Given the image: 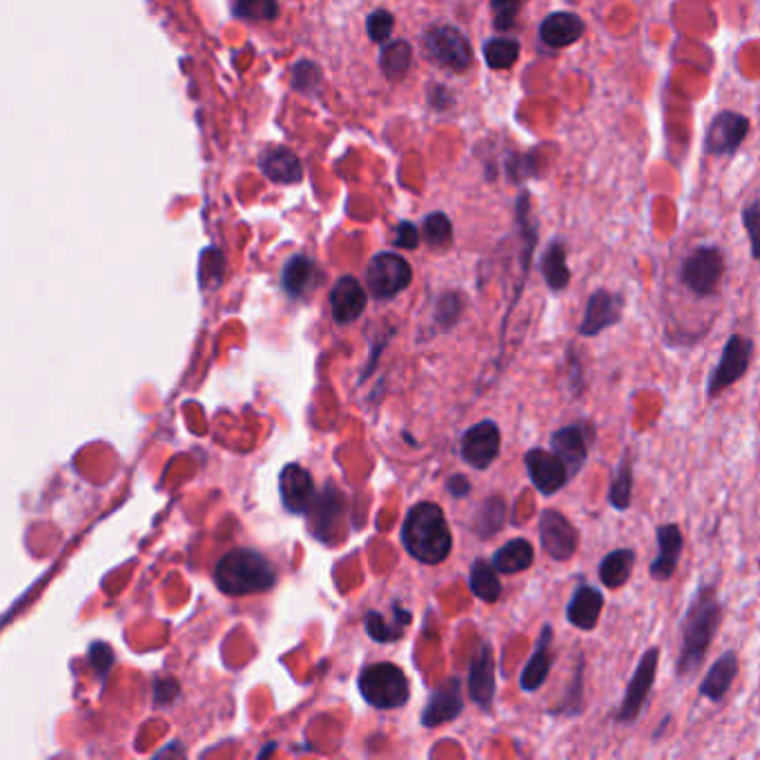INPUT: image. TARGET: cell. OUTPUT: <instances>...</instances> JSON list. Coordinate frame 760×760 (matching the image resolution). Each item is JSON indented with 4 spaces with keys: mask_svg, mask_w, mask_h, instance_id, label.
I'll list each match as a JSON object with an SVG mask.
<instances>
[{
    "mask_svg": "<svg viewBox=\"0 0 760 760\" xmlns=\"http://www.w3.org/2000/svg\"><path fill=\"white\" fill-rule=\"evenodd\" d=\"M366 629H368V636L377 642H391V640H398L400 634H402V625H387L384 616L382 614H368L366 616Z\"/></svg>",
    "mask_w": 760,
    "mask_h": 760,
    "instance_id": "60d3db41",
    "label": "cell"
},
{
    "mask_svg": "<svg viewBox=\"0 0 760 760\" xmlns=\"http://www.w3.org/2000/svg\"><path fill=\"white\" fill-rule=\"evenodd\" d=\"M446 489H448V493L455 498V500H462V498H467L469 493H471V482H469V478L467 476H450L448 478V482H446Z\"/></svg>",
    "mask_w": 760,
    "mask_h": 760,
    "instance_id": "7dc6e473",
    "label": "cell"
},
{
    "mask_svg": "<svg viewBox=\"0 0 760 760\" xmlns=\"http://www.w3.org/2000/svg\"><path fill=\"white\" fill-rule=\"evenodd\" d=\"M656 545L658 554L649 565V575L656 582H669L680 565L682 551H685V534L680 524L662 522L656 526Z\"/></svg>",
    "mask_w": 760,
    "mask_h": 760,
    "instance_id": "e0dca14e",
    "label": "cell"
},
{
    "mask_svg": "<svg viewBox=\"0 0 760 760\" xmlns=\"http://www.w3.org/2000/svg\"><path fill=\"white\" fill-rule=\"evenodd\" d=\"M658 669H660V647L651 645L642 651L627 688H625V696L623 703L618 707V712H614V723L616 725H634L647 709L651 690L656 685L658 678Z\"/></svg>",
    "mask_w": 760,
    "mask_h": 760,
    "instance_id": "8992f818",
    "label": "cell"
},
{
    "mask_svg": "<svg viewBox=\"0 0 760 760\" xmlns=\"http://www.w3.org/2000/svg\"><path fill=\"white\" fill-rule=\"evenodd\" d=\"M625 317V297L621 292H612L606 288H597L591 292L584 315L578 324V335L584 339L597 337L604 331L618 326Z\"/></svg>",
    "mask_w": 760,
    "mask_h": 760,
    "instance_id": "8fae6325",
    "label": "cell"
},
{
    "mask_svg": "<svg viewBox=\"0 0 760 760\" xmlns=\"http://www.w3.org/2000/svg\"><path fill=\"white\" fill-rule=\"evenodd\" d=\"M506 519H508L506 500L502 495H489L476 515L473 530L480 540H491L504 528Z\"/></svg>",
    "mask_w": 760,
    "mask_h": 760,
    "instance_id": "4dcf8cb0",
    "label": "cell"
},
{
    "mask_svg": "<svg viewBox=\"0 0 760 760\" xmlns=\"http://www.w3.org/2000/svg\"><path fill=\"white\" fill-rule=\"evenodd\" d=\"M669 723H671V716H667V718H662V723H660V727H658V729H656V731H653V736H651V738H653V740H658V738H660V736H662V734H664V729H667V725H669Z\"/></svg>",
    "mask_w": 760,
    "mask_h": 760,
    "instance_id": "c3c4849f",
    "label": "cell"
},
{
    "mask_svg": "<svg viewBox=\"0 0 760 760\" xmlns=\"http://www.w3.org/2000/svg\"><path fill=\"white\" fill-rule=\"evenodd\" d=\"M402 543L406 551L424 565L444 562L452 549L444 511L433 502L415 504L402 524Z\"/></svg>",
    "mask_w": 760,
    "mask_h": 760,
    "instance_id": "7a4b0ae2",
    "label": "cell"
},
{
    "mask_svg": "<svg viewBox=\"0 0 760 760\" xmlns=\"http://www.w3.org/2000/svg\"><path fill=\"white\" fill-rule=\"evenodd\" d=\"M491 8H493V16H495V27L508 30V27H513V23L519 14L522 0H491Z\"/></svg>",
    "mask_w": 760,
    "mask_h": 760,
    "instance_id": "b9f144b4",
    "label": "cell"
},
{
    "mask_svg": "<svg viewBox=\"0 0 760 760\" xmlns=\"http://www.w3.org/2000/svg\"><path fill=\"white\" fill-rule=\"evenodd\" d=\"M395 25V19L387 10H377L375 14L368 16V36L377 43H382L391 36Z\"/></svg>",
    "mask_w": 760,
    "mask_h": 760,
    "instance_id": "7bdbcfd3",
    "label": "cell"
},
{
    "mask_svg": "<svg viewBox=\"0 0 760 760\" xmlns=\"http://www.w3.org/2000/svg\"><path fill=\"white\" fill-rule=\"evenodd\" d=\"M725 621V604L716 584H701L688 602L685 616L680 621V647L675 658V678L680 682L694 680L703 669L712 645Z\"/></svg>",
    "mask_w": 760,
    "mask_h": 760,
    "instance_id": "6da1fadb",
    "label": "cell"
},
{
    "mask_svg": "<svg viewBox=\"0 0 760 760\" xmlns=\"http://www.w3.org/2000/svg\"><path fill=\"white\" fill-rule=\"evenodd\" d=\"M462 311H465V303L458 294H444L439 301V311H437L442 326H446V328L452 326L455 322L460 320Z\"/></svg>",
    "mask_w": 760,
    "mask_h": 760,
    "instance_id": "ee69618b",
    "label": "cell"
},
{
    "mask_svg": "<svg viewBox=\"0 0 760 760\" xmlns=\"http://www.w3.org/2000/svg\"><path fill=\"white\" fill-rule=\"evenodd\" d=\"M342 515V495L339 491H328L326 495H322V500L313 502V528L317 538L331 540L328 530L335 526V522Z\"/></svg>",
    "mask_w": 760,
    "mask_h": 760,
    "instance_id": "836d02e7",
    "label": "cell"
},
{
    "mask_svg": "<svg viewBox=\"0 0 760 760\" xmlns=\"http://www.w3.org/2000/svg\"><path fill=\"white\" fill-rule=\"evenodd\" d=\"M495 682H498V673H495L493 645L489 640H482L469 667V698L482 712H491L495 703Z\"/></svg>",
    "mask_w": 760,
    "mask_h": 760,
    "instance_id": "d6986e66",
    "label": "cell"
},
{
    "mask_svg": "<svg viewBox=\"0 0 760 760\" xmlns=\"http://www.w3.org/2000/svg\"><path fill=\"white\" fill-rule=\"evenodd\" d=\"M634 452L632 448H625L623 458L618 460L612 482H610V491H606V502L618 513H627L634 504Z\"/></svg>",
    "mask_w": 760,
    "mask_h": 760,
    "instance_id": "4316f807",
    "label": "cell"
},
{
    "mask_svg": "<svg viewBox=\"0 0 760 760\" xmlns=\"http://www.w3.org/2000/svg\"><path fill=\"white\" fill-rule=\"evenodd\" d=\"M502 450V433L493 420H482L462 435V460L476 471H487Z\"/></svg>",
    "mask_w": 760,
    "mask_h": 760,
    "instance_id": "5bb4252c",
    "label": "cell"
},
{
    "mask_svg": "<svg viewBox=\"0 0 760 760\" xmlns=\"http://www.w3.org/2000/svg\"><path fill=\"white\" fill-rule=\"evenodd\" d=\"M749 134V119L725 110L720 114H716V119L712 121L707 136H705V152L712 157H727L734 155V152L740 149V145L745 143Z\"/></svg>",
    "mask_w": 760,
    "mask_h": 760,
    "instance_id": "ac0fdd59",
    "label": "cell"
},
{
    "mask_svg": "<svg viewBox=\"0 0 760 760\" xmlns=\"http://www.w3.org/2000/svg\"><path fill=\"white\" fill-rule=\"evenodd\" d=\"M411 63H413V52H411V45L404 41H395L382 52V69L387 71L391 81L402 79V76L409 71Z\"/></svg>",
    "mask_w": 760,
    "mask_h": 760,
    "instance_id": "8d00e7d4",
    "label": "cell"
},
{
    "mask_svg": "<svg viewBox=\"0 0 760 760\" xmlns=\"http://www.w3.org/2000/svg\"><path fill=\"white\" fill-rule=\"evenodd\" d=\"M214 582L227 595H250L272 589L277 582V571L261 554L235 549L219 560Z\"/></svg>",
    "mask_w": 760,
    "mask_h": 760,
    "instance_id": "3957f363",
    "label": "cell"
},
{
    "mask_svg": "<svg viewBox=\"0 0 760 760\" xmlns=\"http://www.w3.org/2000/svg\"><path fill=\"white\" fill-rule=\"evenodd\" d=\"M742 225L749 237L751 259L760 261V199H756L742 210Z\"/></svg>",
    "mask_w": 760,
    "mask_h": 760,
    "instance_id": "ab89813d",
    "label": "cell"
},
{
    "mask_svg": "<svg viewBox=\"0 0 760 760\" xmlns=\"http://www.w3.org/2000/svg\"><path fill=\"white\" fill-rule=\"evenodd\" d=\"M331 309L337 324L355 322L366 309V292L355 277H342L331 292Z\"/></svg>",
    "mask_w": 760,
    "mask_h": 760,
    "instance_id": "603a6c76",
    "label": "cell"
},
{
    "mask_svg": "<svg viewBox=\"0 0 760 760\" xmlns=\"http://www.w3.org/2000/svg\"><path fill=\"white\" fill-rule=\"evenodd\" d=\"M469 584H471L473 595L487 604L498 602L502 597V591H504V586L500 582V571L493 567L491 560H482V558H478L471 565Z\"/></svg>",
    "mask_w": 760,
    "mask_h": 760,
    "instance_id": "1f68e13d",
    "label": "cell"
},
{
    "mask_svg": "<svg viewBox=\"0 0 760 760\" xmlns=\"http://www.w3.org/2000/svg\"><path fill=\"white\" fill-rule=\"evenodd\" d=\"M565 389L571 395V400H580L586 393V361L582 348H575V344L567 346L565 353Z\"/></svg>",
    "mask_w": 760,
    "mask_h": 760,
    "instance_id": "d6a6232c",
    "label": "cell"
},
{
    "mask_svg": "<svg viewBox=\"0 0 760 760\" xmlns=\"http://www.w3.org/2000/svg\"><path fill=\"white\" fill-rule=\"evenodd\" d=\"M368 288L377 299H391L413 281V270L406 259L393 253L377 255L368 266Z\"/></svg>",
    "mask_w": 760,
    "mask_h": 760,
    "instance_id": "4fadbf2b",
    "label": "cell"
},
{
    "mask_svg": "<svg viewBox=\"0 0 760 760\" xmlns=\"http://www.w3.org/2000/svg\"><path fill=\"white\" fill-rule=\"evenodd\" d=\"M584 36V21L571 12H556L540 25V38L556 49L569 47Z\"/></svg>",
    "mask_w": 760,
    "mask_h": 760,
    "instance_id": "484cf974",
    "label": "cell"
},
{
    "mask_svg": "<svg viewBox=\"0 0 760 760\" xmlns=\"http://www.w3.org/2000/svg\"><path fill=\"white\" fill-rule=\"evenodd\" d=\"M584 712H586V658H584V653L580 649L578 656H575V667H573L571 682H569V688H567L562 701L554 709H549L547 714L554 716V718L573 720V718L584 716Z\"/></svg>",
    "mask_w": 760,
    "mask_h": 760,
    "instance_id": "cb8c5ba5",
    "label": "cell"
},
{
    "mask_svg": "<svg viewBox=\"0 0 760 760\" xmlns=\"http://www.w3.org/2000/svg\"><path fill=\"white\" fill-rule=\"evenodd\" d=\"M636 560H638V554L632 547H621L606 554L597 565V578L602 586L612 591L623 589L632 580Z\"/></svg>",
    "mask_w": 760,
    "mask_h": 760,
    "instance_id": "d4e9b609",
    "label": "cell"
},
{
    "mask_svg": "<svg viewBox=\"0 0 760 760\" xmlns=\"http://www.w3.org/2000/svg\"><path fill=\"white\" fill-rule=\"evenodd\" d=\"M756 353V344L751 337L742 335V333H734L729 335V339L723 346V353L716 361V366L712 368L709 377H707V398L716 400L723 393H727L734 384H738L740 379L747 375L751 359Z\"/></svg>",
    "mask_w": 760,
    "mask_h": 760,
    "instance_id": "52a82bcc",
    "label": "cell"
},
{
    "mask_svg": "<svg viewBox=\"0 0 760 760\" xmlns=\"http://www.w3.org/2000/svg\"><path fill=\"white\" fill-rule=\"evenodd\" d=\"M517 56H519V43L515 38L500 36V38L487 41V45H484L487 65L493 67V69H508V67H513Z\"/></svg>",
    "mask_w": 760,
    "mask_h": 760,
    "instance_id": "d590c367",
    "label": "cell"
},
{
    "mask_svg": "<svg viewBox=\"0 0 760 760\" xmlns=\"http://www.w3.org/2000/svg\"><path fill=\"white\" fill-rule=\"evenodd\" d=\"M112 660H114L112 649H110L105 642H92V645H90V662H92L94 671H97L101 678L108 675V671H110V667H112Z\"/></svg>",
    "mask_w": 760,
    "mask_h": 760,
    "instance_id": "f6af8a7d",
    "label": "cell"
},
{
    "mask_svg": "<svg viewBox=\"0 0 760 760\" xmlns=\"http://www.w3.org/2000/svg\"><path fill=\"white\" fill-rule=\"evenodd\" d=\"M538 538L543 551L554 562H571L580 549V530L560 508H543L538 517Z\"/></svg>",
    "mask_w": 760,
    "mask_h": 760,
    "instance_id": "9c48e42d",
    "label": "cell"
},
{
    "mask_svg": "<svg viewBox=\"0 0 760 760\" xmlns=\"http://www.w3.org/2000/svg\"><path fill=\"white\" fill-rule=\"evenodd\" d=\"M261 170L277 183H297L303 175L299 159L286 147H270L261 155Z\"/></svg>",
    "mask_w": 760,
    "mask_h": 760,
    "instance_id": "f546056e",
    "label": "cell"
},
{
    "mask_svg": "<svg viewBox=\"0 0 760 760\" xmlns=\"http://www.w3.org/2000/svg\"><path fill=\"white\" fill-rule=\"evenodd\" d=\"M493 567L504 575H517L522 571H528L536 562V547L526 538H513L504 543L491 558Z\"/></svg>",
    "mask_w": 760,
    "mask_h": 760,
    "instance_id": "83f0119b",
    "label": "cell"
},
{
    "mask_svg": "<svg viewBox=\"0 0 760 760\" xmlns=\"http://www.w3.org/2000/svg\"><path fill=\"white\" fill-rule=\"evenodd\" d=\"M315 279V264L309 257H292L286 268H283V288L288 290V294L299 297L311 288Z\"/></svg>",
    "mask_w": 760,
    "mask_h": 760,
    "instance_id": "e575fe53",
    "label": "cell"
},
{
    "mask_svg": "<svg viewBox=\"0 0 760 760\" xmlns=\"http://www.w3.org/2000/svg\"><path fill=\"white\" fill-rule=\"evenodd\" d=\"M424 239L433 248H448L452 242V225L450 219L442 212H433L424 221Z\"/></svg>",
    "mask_w": 760,
    "mask_h": 760,
    "instance_id": "74e56055",
    "label": "cell"
},
{
    "mask_svg": "<svg viewBox=\"0 0 760 760\" xmlns=\"http://www.w3.org/2000/svg\"><path fill=\"white\" fill-rule=\"evenodd\" d=\"M597 439V428L591 420H575L565 424L551 433L549 446L558 458L567 465L571 480L580 476V471L589 462V452Z\"/></svg>",
    "mask_w": 760,
    "mask_h": 760,
    "instance_id": "ba28073f",
    "label": "cell"
},
{
    "mask_svg": "<svg viewBox=\"0 0 760 760\" xmlns=\"http://www.w3.org/2000/svg\"><path fill=\"white\" fill-rule=\"evenodd\" d=\"M738 671H740V658L734 649H727L707 669L705 678L701 680V685H698V696L714 703V705H720L729 696L734 682L738 678Z\"/></svg>",
    "mask_w": 760,
    "mask_h": 760,
    "instance_id": "44dd1931",
    "label": "cell"
},
{
    "mask_svg": "<svg viewBox=\"0 0 760 760\" xmlns=\"http://www.w3.org/2000/svg\"><path fill=\"white\" fill-rule=\"evenodd\" d=\"M554 640H556V629L551 623L543 625L540 636L536 640V649L530 653V658L526 660V664L522 667L519 673V690L524 694H538L545 682L551 675V669L556 664V649H554Z\"/></svg>",
    "mask_w": 760,
    "mask_h": 760,
    "instance_id": "9a60e30c",
    "label": "cell"
},
{
    "mask_svg": "<svg viewBox=\"0 0 760 760\" xmlns=\"http://www.w3.org/2000/svg\"><path fill=\"white\" fill-rule=\"evenodd\" d=\"M602 612H604L602 589L589 584L586 578H580L567 602V612H565L567 623L582 634H591L597 629Z\"/></svg>",
    "mask_w": 760,
    "mask_h": 760,
    "instance_id": "2e32d148",
    "label": "cell"
},
{
    "mask_svg": "<svg viewBox=\"0 0 760 760\" xmlns=\"http://www.w3.org/2000/svg\"><path fill=\"white\" fill-rule=\"evenodd\" d=\"M727 272L725 255L718 246H698L680 264L678 279L696 297H714Z\"/></svg>",
    "mask_w": 760,
    "mask_h": 760,
    "instance_id": "5b68a950",
    "label": "cell"
},
{
    "mask_svg": "<svg viewBox=\"0 0 760 760\" xmlns=\"http://www.w3.org/2000/svg\"><path fill=\"white\" fill-rule=\"evenodd\" d=\"M424 47L433 63L450 71H467L473 63V49L467 36L448 25L433 27L424 38Z\"/></svg>",
    "mask_w": 760,
    "mask_h": 760,
    "instance_id": "30bf717a",
    "label": "cell"
},
{
    "mask_svg": "<svg viewBox=\"0 0 760 760\" xmlns=\"http://www.w3.org/2000/svg\"><path fill=\"white\" fill-rule=\"evenodd\" d=\"M540 272L551 292H565L571 286L569 253L565 242H551L540 259Z\"/></svg>",
    "mask_w": 760,
    "mask_h": 760,
    "instance_id": "f1b7e54d",
    "label": "cell"
},
{
    "mask_svg": "<svg viewBox=\"0 0 760 760\" xmlns=\"http://www.w3.org/2000/svg\"><path fill=\"white\" fill-rule=\"evenodd\" d=\"M465 712V696H462V680L460 678H448L446 682L431 694L426 709L422 714V725L424 727H439L444 723H450L455 718H460Z\"/></svg>",
    "mask_w": 760,
    "mask_h": 760,
    "instance_id": "ffe728a7",
    "label": "cell"
},
{
    "mask_svg": "<svg viewBox=\"0 0 760 760\" xmlns=\"http://www.w3.org/2000/svg\"><path fill=\"white\" fill-rule=\"evenodd\" d=\"M524 469L530 484H534V489L545 498H554L571 482L567 465L554 450L528 448L524 452Z\"/></svg>",
    "mask_w": 760,
    "mask_h": 760,
    "instance_id": "7c38bea8",
    "label": "cell"
},
{
    "mask_svg": "<svg viewBox=\"0 0 760 760\" xmlns=\"http://www.w3.org/2000/svg\"><path fill=\"white\" fill-rule=\"evenodd\" d=\"M417 244H420L417 227L413 223H400L398 233H395V246L413 250V248H417Z\"/></svg>",
    "mask_w": 760,
    "mask_h": 760,
    "instance_id": "bcb514c9",
    "label": "cell"
},
{
    "mask_svg": "<svg viewBox=\"0 0 760 760\" xmlns=\"http://www.w3.org/2000/svg\"><path fill=\"white\" fill-rule=\"evenodd\" d=\"M235 16L248 21H272L277 16V0H235Z\"/></svg>",
    "mask_w": 760,
    "mask_h": 760,
    "instance_id": "f35d334b",
    "label": "cell"
},
{
    "mask_svg": "<svg viewBox=\"0 0 760 760\" xmlns=\"http://www.w3.org/2000/svg\"><path fill=\"white\" fill-rule=\"evenodd\" d=\"M279 493L283 506L290 513H309L315 500V484L311 473L306 469H301L299 465H288L279 476Z\"/></svg>",
    "mask_w": 760,
    "mask_h": 760,
    "instance_id": "7402d4cb",
    "label": "cell"
},
{
    "mask_svg": "<svg viewBox=\"0 0 760 760\" xmlns=\"http://www.w3.org/2000/svg\"><path fill=\"white\" fill-rule=\"evenodd\" d=\"M409 680L404 671L391 662H377L361 671L359 692L375 709H398L409 701Z\"/></svg>",
    "mask_w": 760,
    "mask_h": 760,
    "instance_id": "277c9868",
    "label": "cell"
}]
</instances>
